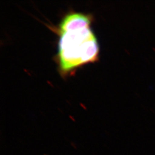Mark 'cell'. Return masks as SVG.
Returning a JSON list of instances; mask_svg holds the SVG:
<instances>
[{
  "label": "cell",
  "mask_w": 155,
  "mask_h": 155,
  "mask_svg": "<svg viewBox=\"0 0 155 155\" xmlns=\"http://www.w3.org/2000/svg\"><path fill=\"white\" fill-rule=\"evenodd\" d=\"M93 19L91 14L69 12L54 28L58 36L55 61L62 77L98 61L100 45L91 27Z\"/></svg>",
  "instance_id": "obj_1"
}]
</instances>
